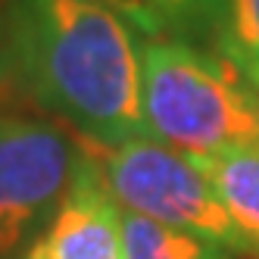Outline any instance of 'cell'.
<instances>
[{"label": "cell", "instance_id": "8992f818", "mask_svg": "<svg viewBox=\"0 0 259 259\" xmlns=\"http://www.w3.org/2000/svg\"><path fill=\"white\" fill-rule=\"evenodd\" d=\"M194 162L209 178L219 203L244 237L247 253H259V147H240Z\"/></svg>", "mask_w": 259, "mask_h": 259}, {"label": "cell", "instance_id": "277c9868", "mask_svg": "<svg viewBox=\"0 0 259 259\" xmlns=\"http://www.w3.org/2000/svg\"><path fill=\"white\" fill-rule=\"evenodd\" d=\"M84 153L60 122L0 109V259H19L38 240Z\"/></svg>", "mask_w": 259, "mask_h": 259}, {"label": "cell", "instance_id": "ba28073f", "mask_svg": "<svg viewBox=\"0 0 259 259\" xmlns=\"http://www.w3.org/2000/svg\"><path fill=\"white\" fill-rule=\"evenodd\" d=\"M215 50L247 81H259V0H222Z\"/></svg>", "mask_w": 259, "mask_h": 259}, {"label": "cell", "instance_id": "9c48e42d", "mask_svg": "<svg viewBox=\"0 0 259 259\" xmlns=\"http://www.w3.org/2000/svg\"><path fill=\"white\" fill-rule=\"evenodd\" d=\"M159 34L212 47L222 22V0H141Z\"/></svg>", "mask_w": 259, "mask_h": 259}, {"label": "cell", "instance_id": "3957f363", "mask_svg": "<svg viewBox=\"0 0 259 259\" xmlns=\"http://www.w3.org/2000/svg\"><path fill=\"white\" fill-rule=\"evenodd\" d=\"M91 150L97 156L109 194L125 212L194 231L222 244L234 256H250L209 178L191 156L147 135L116 147H91Z\"/></svg>", "mask_w": 259, "mask_h": 259}, {"label": "cell", "instance_id": "8fae6325", "mask_svg": "<svg viewBox=\"0 0 259 259\" xmlns=\"http://www.w3.org/2000/svg\"><path fill=\"white\" fill-rule=\"evenodd\" d=\"M4 4L7 0H0V94L7 91V81H4Z\"/></svg>", "mask_w": 259, "mask_h": 259}, {"label": "cell", "instance_id": "4fadbf2b", "mask_svg": "<svg viewBox=\"0 0 259 259\" xmlns=\"http://www.w3.org/2000/svg\"><path fill=\"white\" fill-rule=\"evenodd\" d=\"M19 259H34V256H31V253H28V250H25V253H22V256H19Z\"/></svg>", "mask_w": 259, "mask_h": 259}, {"label": "cell", "instance_id": "6da1fadb", "mask_svg": "<svg viewBox=\"0 0 259 259\" xmlns=\"http://www.w3.org/2000/svg\"><path fill=\"white\" fill-rule=\"evenodd\" d=\"M144 38L103 0H7V94L25 97L91 147L144 138Z\"/></svg>", "mask_w": 259, "mask_h": 259}, {"label": "cell", "instance_id": "30bf717a", "mask_svg": "<svg viewBox=\"0 0 259 259\" xmlns=\"http://www.w3.org/2000/svg\"><path fill=\"white\" fill-rule=\"evenodd\" d=\"M103 4H109V7H116L119 13H125L128 19H132L147 38H153V34H159L156 31V25H153V19H150V13H147V7L141 4V0H103Z\"/></svg>", "mask_w": 259, "mask_h": 259}, {"label": "cell", "instance_id": "5b68a950", "mask_svg": "<svg viewBox=\"0 0 259 259\" xmlns=\"http://www.w3.org/2000/svg\"><path fill=\"white\" fill-rule=\"evenodd\" d=\"M28 253L34 259H125L122 206L109 194L91 147Z\"/></svg>", "mask_w": 259, "mask_h": 259}, {"label": "cell", "instance_id": "52a82bcc", "mask_svg": "<svg viewBox=\"0 0 259 259\" xmlns=\"http://www.w3.org/2000/svg\"><path fill=\"white\" fill-rule=\"evenodd\" d=\"M122 240H125V259H231L234 256L215 240H206L194 231L162 225V222L125 209H122Z\"/></svg>", "mask_w": 259, "mask_h": 259}, {"label": "cell", "instance_id": "7a4b0ae2", "mask_svg": "<svg viewBox=\"0 0 259 259\" xmlns=\"http://www.w3.org/2000/svg\"><path fill=\"white\" fill-rule=\"evenodd\" d=\"M144 132L191 159L259 147V103L250 81L212 47L169 34L144 38Z\"/></svg>", "mask_w": 259, "mask_h": 259}, {"label": "cell", "instance_id": "7c38bea8", "mask_svg": "<svg viewBox=\"0 0 259 259\" xmlns=\"http://www.w3.org/2000/svg\"><path fill=\"white\" fill-rule=\"evenodd\" d=\"M250 88H253V94H256V103H259V81H250Z\"/></svg>", "mask_w": 259, "mask_h": 259}]
</instances>
